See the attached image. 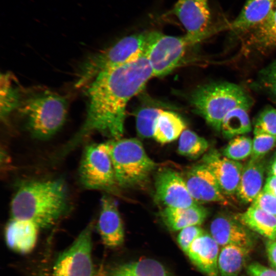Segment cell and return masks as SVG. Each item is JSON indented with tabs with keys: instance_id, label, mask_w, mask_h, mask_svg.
Instances as JSON below:
<instances>
[{
	"instance_id": "obj_1",
	"label": "cell",
	"mask_w": 276,
	"mask_h": 276,
	"mask_svg": "<svg viewBox=\"0 0 276 276\" xmlns=\"http://www.w3.org/2000/svg\"><path fill=\"white\" fill-rule=\"evenodd\" d=\"M153 77L146 53L122 65L103 71L88 85L86 119L60 152L65 155L92 133L121 139L128 102Z\"/></svg>"
},
{
	"instance_id": "obj_2",
	"label": "cell",
	"mask_w": 276,
	"mask_h": 276,
	"mask_svg": "<svg viewBox=\"0 0 276 276\" xmlns=\"http://www.w3.org/2000/svg\"><path fill=\"white\" fill-rule=\"evenodd\" d=\"M67 190L61 179L29 182L19 187L10 204L12 218L49 228L69 211Z\"/></svg>"
},
{
	"instance_id": "obj_3",
	"label": "cell",
	"mask_w": 276,
	"mask_h": 276,
	"mask_svg": "<svg viewBox=\"0 0 276 276\" xmlns=\"http://www.w3.org/2000/svg\"><path fill=\"white\" fill-rule=\"evenodd\" d=\"M195 111L216 131L220 132L225 115L237 107L249 110L253 100L241 86L227 82H217L201 85L190 96Z\"/></svg>"
},
{
	"instance_id": "obj_4",
	"label": "cell",
	"mask_w": 276,
	"mask_h": 276,
	"mask_svg": "<svg viewBox=\"0 0 276 276\" xmlns=\"http://www.w3.org/2000/svg\"><path fill=\"white\" fill-rule=\"evenodd\" d=\"M32 136L39 140L52 137L62 126L66 119V99L54 92L42 90L21 99L18 108Z\"/></svg>"
},
{
	"instance_id": "obj_5",
	"label": "cell",
	"mask_w": 276,
	"mask_h": 276,
	"mask_svg": "<svg viewBox=\"0 0 276 276\" xmlns=\"http://www.w3.org/2000/svg\"><path fill=\"white\" fill-rule=\"evenodd\" d=\"M152 31L125 36L110 47L89 56L80 66L75 86L87 85L100 73L122 65L146 53Z\"/></svg>"
},
{
	"instance_id": "obj_6",
	"label": "cell",
	"mask_w": 276,
	"mask_h": 276,
	"mask_svg": "<svg viewBox=\"0 0 276 276\" xmlns=\"http://www.w3.org/2000/svg\"><path fill=\"white\" fill-rule=\"evenodd\" d=\"M105 144L118 185L126 187L140 185L156 167L136 139L111 140Z\"/></svg>"
},
{
	"instance_id": "obj_7",
	"label": "cell",
	"mask_w": 276,
	"mask_h": 276,
	"mask_svg": "<svg viewBox=\"0 0 276 276\" xmlns=\"http://www.w3.org/2000/svg\"><path fill=\"white\" fill-rule=\"evenodd\" d=\"M188 34L173 36L152 31L151 39L146 52L153 77L166 76L177 67L188 47L195 44Z\"/></svg>"
},
{
	"instance_id": "obj_8",
	"label": "cell",
	"mask_w": 276,
	"mask_h": 276,
	"mask_svg": "<svg viewBox=\"0 0 276 276\" xmlns=\"http://www.w3.org/2000/svg\"><path fill=\"white\" fill-rule=\"evenodd\" d=\"M79 173L82 185L88 189L111 191L118 185L105 143L86 146Z\"/></svg>"
},
{
	"instance_id": "obj_9",
	"label": "cell",
	"mask_w": 276,
	"mask_h": 276,
	"mask_svg": "<svg viewBox=\"0 0 276 276\" xmlns=\"http://www.w3.org/2000/svg\"><path fill=\"white\" fill-rule=\"evenodd\" d=\"M93 222L79 234L71 246L58 257L53 276H94L96 269L92 258Z\"/></svg>"
},
{
	"instance_id": "obj_10",
	"label": "cell",
	"mask_w": 276,
	"mask_h": 276,
	"mask_svg": "<svg viewBox=\"0 0 276 276\" xmlns=\"http://www.w3.org/2000/svg\"><path fill=\"white\" fill-rule=\"evenodd\" d=\"M199 42L211 34V14L209 0H178L170 11Z\"/></svg>"
},
{
	"instance_id": "obj_11",
	"label": "cell",
	"mask_w": 276,
	"mask_h": 276,
	"mask_svg": "<svg viewBox=\"0 0 276 276\" xmlns=\"http://www.w3.org/2000/svg\"><path fill=\"white\" fill-rule=\"evenodd\" d=\"M156 199L170 208H187L196 202L191 196L185 180L177 172L165 169L159 172L155 180Z\"/></svg>"
},
{
	"instance_id": "obj_12",
	"label": "cell",
	"mask_w": 276,
	"mask_h": 276,
	"mask_svg": "<svg viewBox=\"0 0 276 276\" xmlns=\"http://www.w3.org/2000/svg\"><path fill=\"white\" fill-rule=\"evenodd\" d=\"M185 180L191 196L196 202L227 203L225 194L216 178L203 164L190 169Z\"/></svg>"
},
{
	"instance_id": "obj_13",
	"label": "cell",
	"mask_w": 276,
	"mask_h": 276,
	"mask_svg": "<svg viewBox=\"0 0 276 276\" xmlns=\"http://www.w3.org/2000/svg\"><path fill=\"white\" fill-rule=\"evenodd\" d=\"M202 163L213 173L225 195L236 194L243 168L240 162L211 150L203 156Z\"/></svg>"
},
{
	"instance_id": "obj_14",
	"label": "cell",
	"mask_w": 276,
	"mask_h": 276,
	"mask_svg": "<svg viewBox=\"0 0 276 276\" xmlns=\"http://www.w3.org/2000/svg\"><path fill=\"white\" fill-rule=\"evenodd\" d=\"M98 231L103 243L109 248L121 246L124 240V231L114 200L107 195L101 199V209L97 223Z\"/></svg>"
},
{
	"instance_id": "obj_15",
	"label": "cell",
	"mask_w": 276,
	"mask_h": 276,
	"mask_svg": "<svg viewBox=\"0 0 276 276\" xmlns=\"http://www.w3.org/2000/svg\"><path fill=\"white\" fill-rule=\"evenodd\" d=\"M210 235L219 246L235 245L251 248L253 238L244 225L237 220L219 215L212 221Z\"/></svg>"
},
{
	"instance_id": "obj_16",
	"label": "cell",
	"mask_w": 276,
	"mask_h": 276,
	"mask_svg": "<svg viewBox=\"0 0 276 276\" xmlns=\"http://www.w3.org/2000/svg\"><path fill=\"white\" fill-rule=\"evenodd\" d=\"M219 246L210 234L204 233L194 241L187 255L201 271L218 276Z\"/></svg>"
},
{
	"instance_id": "obj_17",
	"label": "cell",
	"mask_w": 276,
	"mask_h": 276,
	"mask_svg": "<svg viewBox=\"0 0 276 276\" xmlns=\"http://www.w3.org/2000/svg\"><path fill=\"white\" fill-rule=\"evenodd\" d=\"M39 228L31 221L12 218L5 228V240L12 251L26 254L36 246Z\"/></svg>"
},
{
	"instance_id": "obj_18",
	"label": "cell",
	"mask_w": 276,
	"mask_h": 276,
	"mask_svg": "<svg viewBox=\"0 0 276 276\" xmlns=\"http://www.w3.org/2000/svg\"><path fill=\"white\" fill-rule=\"evenodd\" d=\"M275 0H247L238 16L228 29L236 34H245L268 15Z\"/></svg>"
},
{
	"instance_id": "obj_19",
	"label": "cell",
	"mask_w": 276,
	"mask_h": 276,
	"mask_svg": "<svg viewBox=\"0 0 276 276\" xmlns=\"http://www.w3.org/2000/svg\"><path fill=\"white\" fill-rule=\"evenodd\" d=\"M265 169L263 158L250 159L243 166L237 196L242 202L251 203L262 191Z\"/></svg>"
},
{
	"instance_id": "obj_20",
	"label": "cell",
	"mask_w": 276,
	"mask_h": 276,
	"mask_svg": "<svg viewBox=\"0 0 276 276\" xmlns=\"http://www.w3.org/2000/svg\"><path fill=\"white\" fill-rule=\"evenodd\" d=\"M207 215V210L198 203L187 208L166 207L160 214L165 224L173 231H180L189 226L199 225Z\"/></svg>"
},
{
	"instance_id": "obj_21",
	"label": "cell",
	"mask_w": 276,
	"mask_h": 276,
	"mask_svg": "<svg viewBox=\"0 0 276 276\" xmlns=\"http://www.w3.org/2000/svg\"><path fill=\"white\" fill-rule=\"evenodd\" d=\"M237 220L244 226L270 240H276V217L250 205L238 215Z\"/></svg>"
},
{
	"instance_id": "obj_22",
	"label": "cell",
	"mask_w": 276,
	"mask_h": 276,
	"mask_svg": "<svg viewBox=\"0 0 276 276\" xmlns=\"http://www.w3.org/2000/svg\"><path fill=\"white\" fill-rule=\"evenodd\" d=\"M247 43L259 50L276 47V0L266 18L245 33Z\"/></svg>"
},
{
	"instance_id": "obj_23",
	"label": "cell",
	"mask_w": 276,
	"mask_h": 276,
	"mask_svg": "<svg viewBox=\"0 0 276 276\" xmlns=\"http://www.w3.org/2000/svg\"><path fill=\"white\" fill-rule=\"evenodd\" d=\"M106 276H172L158 261L144 258L115 266Z\"/></svg>"
},
{
	"instance_id": "obj_24",
	"label": "cell",
	"mask_w": 276,
	"mask_h": 276,
	"mask_svg": "<svg viewBox=\"0 0 276 276\" xmlns=\"http://www.w3.org/2000/svg\"><path fill=\"white\" fill-rule=\"evenodd\" d=\"M186 127L185 122L178 114L163 110L155 121L153 137L160 143H168L178 138Z\"/></svg>"
},
{
	"instance_id": "obj_25",
	"label": "cell",
	"mask_w": 276,
	"mask_h": 276,
	"mask_svg": "<svg viewBox=\"0 0 276 276\" xmlns=\"http://www.w3.org/2000/svg\"><path fill=\"white\" fill-rule=\"evenodd\" d=\"M250 248L235 245L223 246L218 261L220 276H238L248 259Z\"/></svg>"
},
{
	"instance_id": "obj_26",
	"label": "cell",
	"mask_w": 276,
	"mask_h": 276,
	"mask_svg": "<svg viewBox=\"0 0 276 276\" xmlns=\"http://www.w3.org/2000/svg\"><path fill=\"white\" fill-rule=\"evenodd\" d=\"M248 110L243 107H237L225 115L221 123L220 131L224 137L233 139L251 131L252 127Z\"/></svg>"
},
{
	"instance_id": "obj_27",
	"label": "cell",
	"mask_w": 276,
	"mask_h": 276,
	"mask_svg": "<svg viewBox=\"0 0 276 276\" xmlns=\"http://www.w3.org/2000/svg\"><path fill=\"white\" fill-rule=\"evenodd\" d=\"M14 80L8 73L1 76V117L5 121L12 111L18 109L22 99Z\"/></svg>"
},
{
	"instance_id": "obj_28",
	"label": "cell",
	"mask_w": 276,
	"mask_h": 276,
	"mask_svg": "<svg viewBox=\"0 0 276 276\" xmlns=\"http://www.w3.org/2000/svg\"><path fill=\"white\" fill-rule=\"evenodd\" d=\"M208 147L209 143L204 138L185 129L180 136L177 150L181 155L196 159L204 153Z\"/></svg>"
},
{
	"instance_id": "obj_29",
	"label": "cell",
	"mask_w": 276,
	"mask_h": 276,
	"mask_svg": "<svg viewBox=\"0 0 276 276\" xmlns=\"http://www.w3.org/2000/svg\"><path fill=\"white\" fill-rule=\"evenodd\" d=\"M163 109L154 107L140 108L136 114V128L139 136L142 138L153 137L155 121Z\"/></svg>"
},
{
	"instance_id": "obj_30",
	"label": "cell",
	"mask_w": 276,
	"mask_h": 276,
	"mask_svg": "<svg viewBox=\"0 0 276 276\" xmlns=\"http://www.w3.org/2000/svg\"><path fill=\"white\" fill-rule=\"evenodd\" d=\"M252 149V140L246 136L235 137L227 144L223 151V155L227 158L239 161L250 156Z\"/></svg>"
},
{
	"instance_id": "obj_31",
	"label": "cell",
	"mask_w": 276,
	"mask_h": 276,
	"mask_svg": "<svg viewBox=\"0 0 276 276\" xmlns=\"http://www.w3.org/2000/svg\"><path fill=\"white\" fill-rule=\"evenodd\" d=\"M254 135L266 134L276 137V109L268 106L263 109L257 117L254 127Z\"/></svg>"
},
{
	"instance_id": "obj_32",
	"label": "cell",
	"mask_w": 276,
	"mask_h": 276,
	"mask_svg": "<svg viewBox=\"0 0 276 276\" xmlns=\"http://www.w3.org/2000/svg\"><path fill=\"white\" fill-rule=\"evenodd\" d=\"M250 158L258 159L263 157L276 146V137L266 134L254 135Z\"/></svg>"
},
{
	"instance_id": "obj_33",
	"label": "cell",
	"mask_w": 276,
	"mask_h": 276,
	"mask_svg": "<svg viewBox=\"0 0 276 276\" xmlns=\"http://www.w3.org/2000/svg\"><path fill=\"white\" fill-rule=\"evenodd\" d=\"M259 80L262 87L276 100V60L260 72Z\"/></svg>"
},
{
	"instance_id": "obj_34",
	"label": "cell",
	"mask_w": 276,
	"mask_h": 276,
	"mask_svg": "<svg viewBox=\"0 0 276 276\" xmlns=\"http://www.w3.org/2000/svg\"><path fill=\"white\" fill-rule=\"evenodd\" d=\"M205 232L199 225H192L180 230L177 236V242L187 254L194 241Z\"/></svg>"
},
{
	"instance_id": "obj_35",
	"label": "cell",
	"mask_w": 276,
	"mask_h": 276,
	"mask_svg": "<svg viewBox=\"0 0 276 276\" xmlns=\"http://www.w3.org/2000/svg\"><path fill=\"white\" fill-rule=\"evenodd\" d=\"M251 205L276 217V197L263 190L251 202Z\"/></svg>"
},
{
	"instance_id": "obj_36",
	"label": "cell",
	"mask_w": 276,
	"mask_h": 276,
	"mask_svg": "<svg viewBox=\"0 0 276 276\" xmlns=\"http://www.w3.org/2000/svg\"><path fill=\"white\" fill-rule=\"evenodd\" d=\"M247 272L250 276H276V270L258 263H252L247 267Z\"/></svg>"
},
{
	"instance_id": "obj_37",
	"label": "cell",
	"mask_w": 276,
	"mask_h": 276,
	"mask_svg": "<svg viewBox=\"0 0 276 276\" xmlns=\"http://www.w3.org/2000/svg\"><path fill=\"white\" fill-rule=\"evenodd\" d=\"M266 252L272 266L276 270V240H269L266 245Z\"/></svg>"
},
{
	"instance_id": "obj_38",
	"label": "cell",
	"mask_w": 276,
	"mask_h": 276,
	"mask_svg": "<svg viewBox=\"0 0 276 276\" xmlns=\"http://www.w3.org/2000/svg\"><path fill=\"white\" fill-rule=\"evenodd\" d=\"M276 197V176L269 174L262 190Z\"/></svg>"
},
{
	"instance_id": "obj_39",
	"label": "cell",
	"mask_w": 276,
	"mask_h": 276,
	"mask_svg": "<svg viewBox=\"0 0 276 276\" xmlns=\"http://www.w3.org/2000/svg\"><path fill=\"white\" fill-rule=\"evenodd\" d=\"M269 175H274L276 176V153L270 163L269 169Z\"/></svg>"
}]
</instances>
